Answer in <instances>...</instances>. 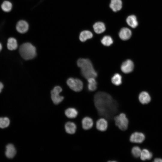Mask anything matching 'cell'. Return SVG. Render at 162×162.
I'll return each mask as SVG.
<instances>
[{"label":"cell","mask_w":162,"mask_h":162,"mask_svg":"<svg viewBox=\"0 0 162 162\" xmlns=\"http://www.w3.org/2000/svg\"><path fill=\"white\" fill-rule=\"evenodd\" d=\"M94 100L95 106L100 116L109 118L117 112L118 104L109 94L98 92L95 94Z\"/></svg>","instance_id":"6da1fadb"},{"label":"cell","mask_w":162,"mask_h":162,"mask_svg":"<svg viewBox=\"0 0 162 162\" xmlns=\"http://www.w3.org/2000/svg\"><path fill=\"white\" fill-rule=\"evenodd\" d=\"M77 65L81 70L82 75L87 80L89 78H95L97 73L94 69L91 61L88 58H80L77 61Z\"/></svg>","instance_id":"7a4b0ae2"},{"label":"cell","mask_w":162,"mask_h":162,"mask_svg":"<svg viewBox=\"0 0 162 162\" xmlns=\"http://www.w3.org/2000/svg\"><path fill=\"white\" fill-rule=\"evenodd\" d=\"M19 51L21 56L26 60L33 59L36 55L35 47L29 43L22 44L19 47Z\"/></svg>","instance_id":"3957f363"},{"label":"cell","mask_w":162,"mask_h":162,"mask_svg":"<svg viewBox=\"0 0 162 162\" xmlns=\"http://www.w3.org/2000/svg\"><path fill=\"white\" fill-rule=\"evenodd\" d=\"M114 119L115 125L120 129L123 131L127 129L129 121L125 114L121 113L114 117Z\"/></svg>","instance_id":"277c9868"},{"label":"cell","mask_w":162,"mask_h":162,"mask_svg":"<svg viewBox=\"0 0 162 162\" xmlns=\"http://www.w3.org/2000/svg\"><path fill=\"white\" fill-rule=\"evenodd\" d=\"M67 83L70 88L75 92H80L83 88L82 82L77 78H69L67 80Z\"/></svg>","instance_id":"5b68a950"},{"label":"cell","mask_w":162,"mask_h":162,"mask_svg":"<svg viewBox=\"0 0 162 162\" xmlns=\"http://www.w3.org/2000/svg\"><path fill=\"white\" fill-rule=\"evenodd\" d=\"M62 89L59 86H55L51 91V97L53 103L58 104L63 100L64 97L59 95V93L62 91Z\"/></svg>","instance_id":"8992f818"},{"label":"cell","mask_w":162,"mask_h":162,"mask_svg":"<svg viewBox=\"0 0 162 162\" xmlns=\"http://www.w3.org/2000/svg\"><path fill=\"white\" fill-rule=\"evenodd\" d=\"M134 66L133 62L130 59H127L122 64L121 69L123 72L125 74H128L133 70Z\"/></svg>","instance_id":"52a82bcc"},{"label":"cell","mask_w":162,"mask_h":162,"mask_svg":"<svg viewBox=\"0 0 162 162\" xmlns=\"http://www.w3.org/2000/svg\"><path fill=\"white\" fill-rule=\"evenodd\" d=\"M145 139L144 135L142 133L135 132L132 134L130 137V140L132 142L141 143Z\"/></svg>","instance_id":"ba28073f"},{"label":"cell","mask_w":162,"mask_h":162,"mask_svg":"<svg viewBox=\"0 0 162 162\" xmlns=\"http://www.w3.org/2000/svg\"><path fill=\"white\" fill-rule=\"evenodd\" d=\"M108 127V123L106 118H102L98 119L96 122V127L97 129L101 131H106Z\"/></svg>","instance_id":"9c48e42d"},{"label":"cell","mask_w":162,"mask_h":162,"mask_svg":"<svg viewBox=\"0 0 162 162\" xmlns=\"http://www.w3.org/2000/svg\"><path fill=\"white\" fill-rule=\"evenodd\" d=\"M17 31L21 33L26 32L28 28V23L24 20H21L18 22L16 26Z\"/></svg>","instance_id":"30bf717a"},{"label":"cell","mask_w":162,"mask_h":162,"mask_svg":"<svg viewBox=\"0 0 162 162\" xmlns=\"http://www.w3.org/2000/svg\"><path fill=\"white\" fill-rule=\"evenodd\" d=\"M131 35L132 32L131 30L126 27L121 28L119 33L120 38L124 40H128L131 37Z\"/></svg>","instance_id":"8fae6325"},{"label":"cell","mask_w":162,"mask_h":162,"mask_svg":"<svg viewBox=\"0 0 162 162\" xmlns=\"http://www.w3.org/2000/svg\"><path fill=\"white\" fill-rule=\"evenodd\" d=\"M93 119L89 117H85L82 120V127L85 130L90 129L93 126Z\"/></svg>","instance_id":"7c38bea8"},{"label":"cell","mask_w":162,"mask_h":162,"mask_svg":"<svg viewBox=\"0 0 162 162\" xmlns=\"http://www.w3.org/2000/svg\"><path fill=\"white\" fill-rule=\"evenodd\" d=\"M6 148L5 155L6 157L10 159L13 158L16 153V151L14 145L9 144L6 146Z\"/></svg>","instance_id":"4fadbf2b"},{"label":"cell","mask_w":162,"mask_h":162,"mask_svg":"<svg viewBox=\"0 0 162 162\" xmlns=\"http://www.w3.org/2000/svg\"><path fill=\"white\" fill-rule=\"evenodd\" d=\"M110 7L115 12L120 10L122 7V0H111Z\"/></svg>","instance_id":"5bb4252c"},{"label":"cell","mask_w":162,"mask_h":162,"mask_svg":"<svg viewBox=\"0 0 162 162\" xmlns=\"http://www.w3.org/2000/svg\"><path fill=\"white\" fill-rule=\"evenodd\" d=\"M139 99L142 104H147L151 100V97L148 93L146 92H142L139 96Z\"/></svg>","instance_id":"9a60e30c"},{"label":"cell","mask_w":162,"mask_h":162,"mask_svg":"<svg viewBox=\"0 0 162 162\" xmlns=\"http://www.w3.org/2000/svg\"><path fill=\"white\" fill-rule=\"evenodd\" d=\"M93 28L95 32L98 34L103 33L106 29L104 23L100 22L95 23L93 25Z\"/></svg>","instance_id":"2e32d148"},{"label":"cell","mask_w":162,"mask_h":162,"mask_svg":"<svg viewBox=\"0 0 162 162\" xmlns=\"http://www.w3.org/2000/svg\"><path fill=\"white\" fill-rule=\"evenodd\" d=\"M65 129L67 133L70 134H73L76 132V127L74 123L69 122H67L65 124Z\"/></svg>","instance_id":"e0dca14e"},{"label":"cell","mask_w":162,"mask_h":162,"mask_svg":"<svg viewBox=\"0 0 162 162\" xmlns=\"http://www.w3.org/2000/svg\"><path fill=\"white\" fill-rule=\"evenodd\" d=\"M7 47L8 49L10 50H16L18 47L17 41L16 39L11 37L8 40Z\"/></svg>","instance_id":"ac0fdd59"},{"label":"cell","mask_w":162,"mask_h":162,"mask_svg":"<svg viewBox=\"0 0 162 162\" xmlns=\"http://www.w3.org/2000/svg\"><path fill=\"white\" fill-rule=\"evenodd\" d=\"M92 37L93 34L91 32L88 30H84L80 33L79 39L81 42H84Z\"/></svg>","instance_id":"d6986e66"},{"label":"cell","mask_w":162,"mask_h":162,"mask_svg":"<svg viewBox=\"0 0 162 162\" xmlns=\"http://www.w3.org/2000/svg\"><path fill=\"white\" fill-rule=\"evenodd\" d=\"M126 21L129 26L133 28L136 27L138 25L136 18L134 15L128 16L126 19Z\"/></svg>","instance_id":"ffe728a7"},{"label":"cell","mask_w":162,"mask_h":162,"mask_svg":"<svg viewBox=\"0 0 162 162\" xmlns=\"http://www.w3.org/2000/svg\"><path fill=\"white\" fill-rule=\"evenodd\" d=\"M65 114L68 118H75L78 114V112L76 109L73 108L67 109L65 111Z\"/></svg>","instance_id":"44dd1931"},{"label":"cell","mask_w":162,"mask_h":162,"mask_svg":"<svg viewBox=\"0 0 162 162\" xmlns=\"http://www.w3.org/2000/svg\"><path fill=\"white\" fill-rule=\"evenodd\" d=\"M95 78L92 77L87 79L88 84V88L91 91H95L97 88V82Z\"/></svg>","instance_id":"7402d4cb"},{"label":"cell","mask_w":162,"mask_h":162,"mask_svg":"<svg viewBox=\"0 0 162 162\" xmlns=\"http://www.w3.org/2000/svg\"><path fill=\"white\" fill-rule=\"evenodd\" d=\"M152 156V153L147 149H145L142 150L140 157L141 160H146L151 159Z\"/></svg>","instance_id":"603a6c76"},{"label":"cell","mask_w":162,"mask_h":162,"mask_svg":"<svg viewBox=\"0 0 162 162\" xmlns=\"http://www.w3.org/2000/svg\"><path fill=\"white\" fill-rule=\"evenodd\" d=\"M112 83L116 86H119L122 83V77L119 74H115L111 78Z\"/></svg>","instance_id":"cb8c5ba5"},{"label":"cell","mask_w":162,"mask_h":162,"mask_svg":"<svg viewBox=\"0 0 162 162\" xmlns=\"http://www.w3.org/2000/svg\"><path fill=\"white\" fill-rule=\"evenodd\" d=\"M12 7V3L9 1H4L1 5V8L4 12H9L11 11Z\"/></svg>","instance_id":"d4e9b609"},{"label":"cell","mask_w":162,"mask_h":162,"mask_svg":"<svg viewBox=\"0 0 162 162\" xmlns=\"http://www.w3.org/2000/svg\"><path fill=\"white\" fill-rule=\"evenodd\" d=\"M101 42V43L104 46H109L113 43V41L110 36L106 35L103 38Z\"/></svg>","instance_id":"484cf974"},{"label":"cell","mask_w":162,"mask_h":162,"mask_svg":"<svg viewBox=\"0 0 162 162\" xmlns=\"http://www.w3.org/2000/svg\"><path fill=\"white\" fill-rule=\"evenodd\" d=\"M10 123L9 119L7 117L0 118V128H4L8 126Z\"/></svg>","instance_id":"4316f807"},{"label":"cell","mask_w":162,"mask_h":162,"mask_svg":"<svg viewBox=\"0 0 162 162\" xmlns=\"http://www.w3.org/2000/svg\"><path fill=\"white\" fill-rule=\"evenodd\" d=\"M141 152L142 150L140 148L137 146L134 147L131 150V153L132 155L136 158L140 157Z\"/></svg>","instance_id":"83f0119b"},{"label":"cell","mask_w":162,"mask_h":162,"mask_svg":"<svg viewBox=\"0 0 162 162\" xmlns=\"http://www.w3.org/2000/svg\"><path fill=\"white\" fill-rule=\"evenodd\" d=\"M155 162H162V159L160 158H156L154 159Z\"/></svg>","instance_id":"f1b7e54d"},{"label":"cell","mask_w":162,"mask_h":162,"mask_svg":"<svg viewBox=\"0 0 162 162\" xmlns=\"http://www.w3.org/2000/svg\"><path fill=\"white\" fill-rule=\"evenodd\" d=\"M3 88V85L2 82H0V93L1 92Z\"/></svg>","instance_id":"f546056e"},{"label":"cell","mask_w":162,"mask_h":162,"mask_svg":"<svg viewBox=\"0 0 162 162\" xmlns=\"http://www.w3.org/2000/svg\"><path fill=\"white\" fill-rule=\"evenodd\" d=\"M2 46L1 44L0 43V52L2 50Z\"/></svg>","instance_id":"4dcf8cb0"}]
</instances>
